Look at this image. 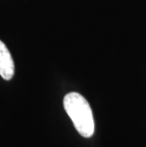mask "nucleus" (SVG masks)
<instances>
[{"label":"nucleus","mask_w":146,"mask_h":147,"mask_svg":"<svg viewBox=\"0 0 146 147\" xmlns=\"http://www.w3.org/2000/svg\"><path fill=\"white\" fill-rule=\"evenodd\" d=\"M64 107L81 136L90 138L95 131L91 107L83 96L70 92L65 96Z\"/></svg>","instance_id":"obj_1"},{"label":"nucleus","mask_w":146,"mask_h":147,"mask_svg":"<svg viewBox=\"0 0 146 147\" xmlns=\"http://www.w3.org/2000/svg\"><path fill=\"white\" fill-rule=\"evenodd\" d=\"M13 74V59L6 45L0 40V75L4 80H11Z\"/></svg>","instance_id":"obj_2"}]
</instances>
